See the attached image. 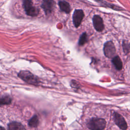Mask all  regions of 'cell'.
I'll list each match as a JSON object with an SVG mask.
<instances>
[{
	"instance_id": "6da1fadb",
	"label": "cell",
	"mask_w": 130,
	"mask_h": 130,
	"mask_svg": "<svg viewBox=\"0 0 130 130\" xmlns=\"http://www.w3.org/2000/svg\"><path fill=\"white\" fill-rule=\"evenodd\" d=\"M17 75L18 77L22 80L29 84L38 86L40 83L39 78L29 71H20L18 73Z\"/></svg>"
},
{
	"instance_id": "7a4b0ae2",
	"label": "cell",
	"mask_w": 130,
	"mask_h": 130,
	"mask_svg": "<svg viewBox=\"0 0 130 130\" xmlns=\"http://www.w3.org/2000/svg\"><path fill=\"white\" fill-rule=\"evenodd\" d=\"M86 125L90 129L102 130L105 128L106 121L103 118L93 117L88 120L86 123Z\"/></svg>"
},
{
	"instance_id": "3957f363",
	"label": "cell",
	"mask_w": 130,
	"mask_h": 130,
	"mask_svg": "<svg viewBox=\"0 0 130 130\" xmlns=\"http://www.w3.org/2000/svg\"><path fill=\"white\" fill-rule=\"evenodd\" d=\"M23 7L25 13L29 16L35 17L39 14V10L33 6L31 0H23Z\"/></svg>"
},
{
	"instance_id": "277c9868",
	"label": "cell",
	"mask_w": 130,
	"mask_h": 130,
	"mask_svg": "<svg viewBox=\"0 0 130 130\" xmlns=\"http://www.w3.org/2000/svg\"><path fill=\"white\" fill-rule=\"evenodd\" d=\"M103 51L105 56L109 58H113L116 56V48L111 41H107L104 44Z\"/></svg>"
},
{
	"instance_id": "5b68a950",
	"label": "cell",
	"mask_w": 130,
	"mask_h": 130,
	"mask_svg": "<svg viewBox=\"0 0 130 130\" xmlns=\"http://www.w3.org/2000/svg\"><path fill=\"white\" fill-rule=\"evenodd\" d=\"M113 120L116 125L121 129H127V125L125 119L118 113L114 112L113 114Z\"/></svg>"
},
{
	"instance_id": "8992f818",
	"label": "cell",
	"mask_w": 130,
	"mask_h": 130,
	"mask_svg": "<svg viewBox=\"0 0 130 130\" xmlns=\"http://www.w3.org/2000/svg\"><path fill=\"white\" fill-rule=\"evenodd\" d=\"M84 17V13L81 9H76L73 15V22L75 27L78 28L81 24Z\"/></svg>"
},
{
	"instance_id": "52a82bcc",
	"label": "cell",
	"mask_w": 130,
	"mask_h": 130,
	"mask_svg": "<svg viewBox=\"0 0 130 130\" xmlns=\"http://www.w3.org/2000/svg\"><path fill=\"white\" fill-rule=\"evenodd\" d=\"M93 25L95 29L98 32L102 31L104 29V24L102 17L98 15H95L92 18Z\"/></svg>"
},
{
	"instance_id": "ba28073f",
	"label": "cell",
	"mask_w": 130,
	"mask_h": 130,
	"mask_svg": "<svg viewBox=\"0 0 130 130\" xmlns=\"http://www.w3.org/2000/svg\"><path fill=\"white\" fill-rule=\"evenodd\" d=\"M54 2L53 0H43L41 7L46 15L50 14L54 8Z\"/></svg>"
},
{
	"instance_id": "9c48e42d",
	"label": "cell",
	"mask_w": 130,
	"mask_h": 130,
	"mask_svg": "<svg viewBox=\"0 0 130 130\" xmlns=\"http://www.w3.org/2000/svg\"><path fill=\"white\" fill-rule=\"evenodd\" d=\"M8 129L9 130H24L26 129L25 126L20 122L17 121H12L7 125Z\"/></svg>"
},
{
	"instance_id": "30bf717a",
	"label": "cell",
	"mask_w": 130,
	"mask_h": 130,
	"mask_svg": "<svg viewBox=\"0 0 130 130\" xmlns=\"http://www.w3.org/2000/svg\"><path fill=\"white\" fill-rule=\"evenodd\" d=\"M58 6L62 12H63L67 14L70 13L71 9L70 5L68 2L65 1H60L58 2Z\"/></svg>"
},
{
	"instance_id": "8fae6325",
	"label": "cell",
	"mask_w": 130,
	"mask_h": 130,
	"mask_svg": "<svg viewBox=\"0 0 130 130\" xmlns=\"http://www.w3.org/2000/svg\"><path fill=\"white\" fill-rule=\"evenodd\" d=\"M112 62L117 70H121L122 68V62L118 55L115 56L112 59Z\"/></svg>"
},
{
	"instance_id": "7c38bea8",
	"label": "cell",
	"mask_w": 130,
	"mask_h": 130,
	"mask_svg": "<svg viewBox=\"0 0 130 130\" xmlns=\"http://www.w3.org/2000/svg\"><path fill=\"white\" fill-rule=\"evenodd\" d=\"M39 124V120L37 115H34L28 121V125L30 127H37Z\"/></svg>"
},
{
	"instance_id": "4fadbf2b",
	"label": "cell",
	"mask_w": 130,
	"mask_h": 130,
	"mask_svg": "<svg viewBox=\"0 0 130 130\" xmlns=\"http://www.w3.org/2000/svg\"><path fill=\"white\" fill-rule=\"evenodd\" d=\"M12 103V98L9 95L2 96L0 99V105H9Z\"/></svg>"
},
{
	"instance_id": "5bb4252c",
	"label": "cell",
	"mask_w": 130,
	"mask_h": 130,
	"mask_svg": "<svg viewBox=\"0 0 130 130\" xmlns=\"http://www.w3.org/2000/svg\"><path fill=\"white\" fill-rule=\"evenodd\" d=\"M88 36L86 34V32H83L79 39V41H78V45L79 46H83L85 44H86L87 42H88Z\"/></svg>"
},
{
	"instance_id": "9a60e30c",
	"label": "cell",
	"mask_w": 130,
	"mask_h": 130,
	"mask_svg": "<svg viewBox=\"0 0 130 130\" xmlns=\"http://www.w3.org/2000/svg\"><path fill=\"white\" fill-rule=\"evenodd\" d=\"M122 48H123V52L127 54L128 53L129 50H130V45L128 43V42L126 41H123L122 42Z\"/></svg>"
},
{
	"instance_id": "2e32d148",
	"label": "cell",
	"mask_w": 130,
	"mask_h": 130,
	"mask_svg": "<svg viewBox=\"0 0 130 130\" xmlns=\"http://www.w3.org/2000/svg\"><path fill=\"white\" fill-rule=\"evenodd\" d=\"M70 85L73 88H76V89H78L80 86L79 84H78V82L76 81V80H72L70 82Z\"/></svg>"
},
{
	"instance_id": "e0dca14e",
	"label": "cell",
	"mask_w": 130,
	"mask_h": 130,
	"mask_svg": "<svg viewBox=\"0 0 130 130\" xmlns=\"http://www.w3.org/2000/svg\"><path fill=\"white\" fill-rule=\"evenodd\" d=\"M0 130H5V128L4 127H3L2 126H1Z\"/></svg>"
}]
</instances>
